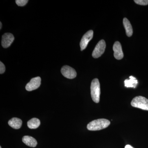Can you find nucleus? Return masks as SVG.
Returning a JSON list of instances; mask_svg holds the SVG:
<instances>
[{
    "instance_id": "obj_3",
    "label": "nucleus",
    "mask_w": 148,
    "mask_h": 148,
    "mask_svg": "<svg viewBox=\"0 0 148 148\" xmlns=\"http://www.w3.org/2000/svg\"><path fill=\"white\" fill-rule=\"evenodd\" d=\"M131 105L134 108L148 111V99L143 96L135 97L131 101Z\"/></svg>"
},
{
    "instance_id": "obj_16",
    "label": "nucleus",
    "mask_w": 148,
    "mask_h": 148,
    "mask_svg": "<svg viewBox=\"0 0 148 148\" xmlns=\"http://www.w3.org/2000/svg\"><path fill=\"white\" fill-rule=\"evenodd\" d=\"M16 4L19 6H24L26 5L28 3L27 0H16L15 1Z\"/></svg>"
},
{
    "instance_id": "obj_10",
    "label": "nucleus",
    "mask_w": 148,
    "mask_h": 148,
    "mask_svg": "<svg viewBox=\"0 0 148 148\" xmlns=\"http://www.w3.org/2000/svg\"><path fill=\"white\" fill-rule=\"evenodd\" d=\"M22 141L25 145L32 147H35L38 144L36 139L31 136H24L22 138Z\"/></svg>"
},
{
    "instance_id": "obj_20",
    "label": "nucleus",
    "mask_w": 148,
    "mask_h": 148,
    "mask_svg": "<svg viewBox=\"0 0 148 148\" xmlns=\"http://www.w3.org/2000/svg\"><path fill=\"white\" fill-rule=\"evenodd\" d=\"M0 148H1V147H0Z\"/></svg>"
},
{
    "instance_id": "obj_14",
    "label": "nucleus",
    "mask_w": 148,
    "mask_h": 148,
    "mask_svg": "<svg viewBox=\"0 0 148 148\" xmlns=\"http://www.w3.org/2000/svg\"><path fill=\"white\" fill-rule=\"evenodd\" d=\"M40 122L38 119L34 118L29 121L27 122V125L31 129H36L40 126Z\"/></svg>"
},
{
    "instance_id": "obj_15",
    "label": "nucleus",
    "mask_w": 148,
    "mask_h": 148,
    "mask_svg": "<svg viewBox=\"0 0 148 148\" xmlns=\"http://www.w3.org/2000/svg\"><path fill=\"white\" fill-rule=\"evenodd\" d=\"M134 2L140 5H148V0H135Z\"/></svg>"
},
{
    "instance_id": "obj_11",
    "label": "nucleus",
    "mask_w": 148,
    "mask_h": 148,
    "mask_svg": "<svg viewBox=\"0 0 148 148\" xmlns=\"http://www.w3.org/2000/svg\"><path fill=\"white\" fill-rule=\"evenodd\" d=\"M22 122L21 119L17 118H13L9 121V125L15 129H18L21 127Z\"/></svg>"
},
{
    "instance_id": "obj_5",
    "label": "nucleus",
    "mask_w": 148,
    "mask_h": 148,
    "mask_svg": "<svg viewBox=\"0 0 148 148\" xmlns=\"http://www.w3.org/2000/svg\"><path fill=\"white\" fill-rule=\"evenodd\" d=\"M93 36V32L92 30H89L86 32L81 40L80 42L81 50H84L87 47L88 42L92 39Z\"/></svg>"
},
{
    "instance_id": "obj_13",
    "label": "nucleus",
    "mask_w": 148,
    "mask_h": 148,
    "mask_svg": "<svg viewBox=\"0 0 148 148\" xmlns=\"http://www.w3.org/2000/svg\"><path fill=\"white\" fill-rule=\"evenodd\" d=\"M130 79H126L124 81L125 86L127 88H135L138 84V80L135 77L130 76Z\"/></svg>"
},
{
    "instance_id": "obj_8",
    "label": "nucleus",
    "mask_w": 148,
    "mask_h": 148,
    "mask_svg": "<svg viewBox=\"0 0 148 148\" xmlns=\"http://www.w3.org/2000/svg\"><path fill=\"white\" fill-rule=\"evenodd\" d=\"M14 39V37L12 34L8 33L4 34L2 38V46L5 48L8 47L13 42Z\"/></svg>"
},
{
    "instance_id": "obj_6",
    "label": "nucleus",
    "mask_w": 148,
    "mask_h": 148,
    "mask_svg": "<svg viewBox=\"0 0 148 148\" xmlns=\"http://www.w3.org/2000/svg\"><path fill=\"white\" fill-rule=\"evenodd\" d=\"M61 73L64 76L69 79H73L77 76L75 70L68 66H63L61 69Z\"/></svg>"
},
{
    "instance_id": "obj_2",
    "label": "nucleus",
    "mask_w": 148,
    "mask_h": 148,
    "mask_svg": "<svg viewBox=\"0 0 148 148\" xmlns=\"http://www.w3.org/2000/svg\"><path fill=\"white\" fill-rule=\"evenodd\" d=\"M90 93L92 101L95 103H99L101 95V87L98 79L92 80L90 85Z\"/></svg>"
},
{
    "instance_id": "obj_9",
    "label": "nucleus",
    "mask_w": 148,
    "mask_h": 148,
    "mask_svg": "<svg viewBox=\"0 0 148 148\" xmlns=\"http://www.w3.org/2000/svg\"><path fill=\"white\" fill-rule=\"evenodd\" d=\"M113 49L114 51V56L116 59L121 60L123 58L124 55L122 49L121 44L119 42L116 41L114 43Z\"/></svg>"
},
{
    "instance_id": "obj_4",
    "label": "nucleus",
    "mask_w": 148,
    "mask_h": 148,
    "mask_svg": "<svg viewBox=\"0 0 148 148\" xmlns=\"http://www.w3.org/2000/svg\"><path fill=\"white\" fill-rule=\"evenodd\" d=\"M106 48V43L104 40H100L96 45V46L92 51V56L94 58H99L105 52Z\"/></svg>"
},
{
    "instance_id": "obj_1",
    "label": "nucleus",
    "mask_w": 148,
    "mask_h": 148,
    "mask_svg": "<svg viewBox=\"0 0 148 148\" xmlns=\"http://www.w3.org/2000/svg\"><path fill=\"white\" fill-rule=\"evenodd\" d=\"M110 124L108 120L105 119H100L92 121L87 125V128L91 131H96L105 129Z\"/></svg>"
},
{
    "instance_id": "obj_18",
    "label": "nucleus",
    "mask_w": 148,
    "mask_h": 148,
    "mask_svg": "<svg viewBox=\"0 0 148 148\" xmlns=\"http://www.w3.org/2000/svg\"><path fill=\"white\" fill-rule=\"evenodd\" d=\"M125 148H133V147H132V146H130V145H127L125 146Z\"/></svg>"
},
{
    "instance_id": "obj_12",
    "label": "nucleus",
    "mask_w": 148,
    "mask_h": 148,
    "mask_svg": "<svg viewBox=\"0 0 148 148\" xmlns=\"http://www.w3.org/2000/svg\"><path fill=\"white\" fill-rule=\"evenodd\" d=\"M123 24L125 29L126 35L128 37H131L133 34V29L132 25L127 18H123Z\"/></svg>"
},
{
    "instance_id": "obj_7",
    "label": "nucleus",
    "mask_w": 148,
    "mask_h": 148,
    "mask_svg": "<svg viewBox=\"0 0 148 148\" xmlns=\"http://www.w3.org/2000/svg\"><path fill=\"white\" fill-rule=\"evenodd\" d=\"M40 77H39L33 78L28 83L26 86V89L27 91H32L38 88L41 84Z\"/></svg>"
},
{
    "instance_id": "obj_17",
    "label": "nucleus",
    "mask_w": 148,
    "mask_h": 148,
    "mask_svg": "<svg viewBox=\"0 0 148 148\" xmlns=\"http://www.w3.org/2000/svg\"><path fill=\"white\" fill-rule=\"evenodd\" d=\"M5 71V66L1 61L0 62V74L3 73Z\"/></svg>"
},
{
    "instance_id": "obj_19",
    "label": "nucleus",
    "mask_w": 148,
    "mask_h": 148,
    "mask_svg": "<svg viewBox=\"0 0 148 148\" xmlns=\"http://www.w3.org/2000/svg\"><path fill=\"white\" fill-rule=\"evenodd\" d=\"M2 23L1 22H0V29H1L2 28Z\"/></svg>"
}]
</instances>
